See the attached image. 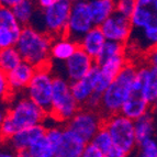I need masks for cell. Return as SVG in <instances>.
<instances>
[{"mask_svg":"<svg viewBox=\"0 0 157 157\" xmlns=\"http://www.w3.org/2000/svg\"><path fill=\"white\" fill-rule=\"evenodd\" d=\"M130 20L131 35L125 45L128 55L144 57L157 47V0H136Z\"/></svg>","mask_w":157,"mask_h":157,"instance_id":"1","label":"cell"},{"mask_svg":"<svg viewBox=\"0 0 157 157\" xmlns=\"http://www.w3.org/2000/svg\"><path fill=\"white\" fill-rule=\"evenodd\" d=\"M12 94H11L10 87L8 84V78L7 74L0 71V102H8L12 99Z\"/></svg>","mask_w":157,"mask_h":157,"instance_id":"33","label":"cell"},{"mask_svg":"<svg viewBox=\"0 0 157 157\" xmlns=\"http://www.w3.org/2000/svg\"><path fill=\"white\" fill-rule=\"evenodd\" d=\"M90 143L94 146L97 147L99 151H101L105 156L109 154L110 152H112L113 149L115 148L110 134H109V132L103 126L98 131V133L94 135V137L92 139V141Z\"/></svg>","mask_w":157,"mask_h":157,"instance_id":"27","label":"cell"},{"mask_svg":"<svg viewBox=\"0 0 157 157\" xmlns=\"http://www.w3.org/2000/svg\"><path fill=\"white\" fill-rule=\"evenodd\" d=\"M71 6L73 1L69 0H56L50 8L37 10L31 26L48 34L53 39L65 36Z\"/></svg>","mask_w":157,"mask_h":157,"instance_id":"5","label":"cell"},{"mask_svg":"<svg viewBox=\"0 0 157 157\" xmlns=\"http://www.w3.org/2000/svg\"><path fill=\"white\" fill-rule=\"evenodd\" d=\"M88 6L94 26H100L115 12V1L113 0H91L88 1Z\"/></svg>","mask_w":157,"mask_h":157,"instance_id":"22","label":"cell"},{"mask_svg":"<svg viewBox=\"0 0 157 157\" xmlns=\"http://www.w3.org/2000/svg\"><path fill=\"white\" fill-rule=\"evenodd\" d=\"M105 157H128L125 154H123L122 152H120L119 149L114 148L112 152H110L108 155H105Z\"/></svg>","mask_w":157,"mask_h":157,"instance_id":"39","label":"cell"},{"mask_svg":"<svg viewBox=\"0 0 157 157\" xmlns=\"http://www.w3.org/2000/svg\"><path fill=\"white\" fill-rule=\"evenodd\" d=\"M35 71H36V68L32 66L31 64L22 62L18 67H16L7 74L8 84L13 97L19 96V94H23L25 92L26 88L35 74Z\"/></svg>","mask_w":157,"mask_h":157,"instance_id":"13","label":"cell"},{"mask_svg":"<svg viewBox=\"0 0 157 157\" xmlns=\"http://www.w3.org/2000/svg\"><path fill=\"white\" fill-rule=\"evenodd\" d=\"M19 36L20 35H17L9 30L0 28V51L11 46H16Z\"/></svg>","mask_w":157,"mask_h":157,"instance_id":"31","label":"cell"},{"mask_svg":"<svg viewBox=\"0 0 157 157\" xmlns=\"http://www.w3.org/2000/svg\"><path fill=\"white\" fill-rule=\"evenodd\" d=\"M47 117L24 94L14 96L9 101L7 117L0 128V143H7L20 130L44 124Z\"/></svg>","mask_w":157,"mask_h":157,"instance_id":"2","label":"cell"},{"mask_svg":"<svg viewBox=\"0 0 157 157\" xmlns=\"http://www.w3.org/2000/svg\"><path fill=\"white\" fill-rule=\"evenodd\" d=\"M56 0H39L36 1V6L39 10H45V9L52 7L55 3Z\"/></svg>","mask_w":157,"mask_h":157,"instance_id":"38","label":"cell"},{"mask_svg":"<svg viewBox=\"0 0 157 157\" xmlns=\"http://www.w3.org/2000/svg\"><path fill=\"white\" fill-rule=\"evenodd\" d=\"M134 131L137 145L151 139H156L157 135V118L152 111L134 121Z\"/></svg>","mask_w":157,"mask_h":157,"instance_id":"21","label":"cell"},{"mask_svg":"<svg viewBox=\"0 0 157 157\" xmlns=\"http://www.w3.org/2000/svg\"><path fill=\"white\" fill-rule=\"evenodd\" d=\"M64 130H65V125H62V124L58 123H53L52 125L46 126L45 139L50 142L51 145L55 148V151L63 141Z\"/></svg>","mask_w":157,"mask_h":157,"instance_id":"29","label":"cell"},{"mask_svg":"<svg viewBox=\"0 0 157 157\" xmlns=\"http://www.w3.org/2000/svg\"><path fill=\"white\" fill-rule=\"evenodd\" d=\"M121 55H128V51H126V46L124 44H120V43L115 42H110L107 41L103 46V48L101 50L100 54L98 55V57L96 58V65L100 66L103 63H105L107 60L111 59L113 57Z\"/></svg>","mask_w":157,"mask_h":157,"instance_id":"25","label":"cell"},{"mask_svg":"<svg viewBox=\"0 0 157 157\" xmlns=\"http://www.w3.org/2000/svg\"><path fill=\"white\" fill-rule=\"evenodd\" d=\"M103 128L109 132L115 148L126 156L135 152L137 141L134 131V121L118 113L105 118Z\"/></svg>","mask_w":157,"mask_h":157,"instance_id":"7","label":"cell"},{"mask_svg":"<svg viewBox=\"0 0 157 157\" xmlns=\"http://www.w3.org/2000/svg\"><path fill=\"white\" fill-rule=\"evenodd\" d=\"M134 157H157V140L151 139L140 143L135 149Z\"/></svg>","mask_w":157,"mask_h":157,"instance_id":"30","label":"cell"},{"mask_svg":"<svg viewBox=\"0 0 157 157\" xmlns=\"http://www.w3.org/2000/svg\"><path fill=\"white\" fill-rule=\"evenodd\" d=\"M156 140H157V139H156Z\"/></svg>","mask_w":157,"mask_h":157,"instance_id":"43","label":"cell"},{"mask_svg":"<svg viewBox=\"0 0 157 157\" xmlns=\"http://www.w3.org/2000/svg\"><path fill=\"white\" fill-rule=\"evenodd\" d=\"M137 75V65L130 63L120 71L118 76L101 96L99 112L103 119L118 114L130 97Z\"/></svg>","mask_w":157,"mask_h":157,"instance_id":"3","label":"cell"},{"mask_svg":"<svg viewBox=\"0 0 157 157\" xmlns=\"http://www.w3.org/2000/svg\"><path fill=\"white\" fill-rule=\"evenodd\" d=\"M53 37L31 25L23 26L16 44L23 62L31 64L35 68L52 65L51 47Z\"/></svg>","mask_w":157,"mask_h":157,"instance_id":"4","label":"cell"},{"mask_svg":"<svg viewBox=\"0 0 157 157\" xmlns=\"http://www.w3.org/2000/svg\"><path fill=\"white\" fill-rule=\"evenodd\" d=\"M94 26L89 11L88 1H73L65 36L79 43L80 40Z\"/></svg>","mask_w":157,"mask_h":157,"instance_id":"10","label":"cell"},{"mask_svg":"<svg viewBox=\"0 0 157 157\" xmlns=\"http://www.w3.org/2000/svg\"><path fill=\"white\" fill-rule=\"evenodd\" d=\"M144 64L153 68L155 71H157V47L153 48L151 52H148L146 55L144 56Z\"/></svg>","mask_w":157,"mask_h":157,"instance_id":"34","label":"cell"},{"mask_svg":"<svg viewBox=\"0 0 157 157\" xmlns=\"http://www.w3.org/2000/svg\"><path fill=\"white\" fill-rule=\"evenodd\" d=\"M17 157H32L30 154L29 149H24V151H19L17 152Z\"/></svg>","mask_w":157,"mask_h":157,"instance_id":"41","label":"cell"},{"mask_svg":"<svg viewBox=\"0 0 157 157\" xmlns=\"http://www.w3.org/2000/svg\"><path fill=\"white\" fill-rule=\"evenodd\" d=\"M22 62L23 59L16 46L0 51V71H2L3 73L8 74L9 71L18 67Z\"/></svg>","mask_w":157,"mask_h":157,"instance_id":"24","label":"cell"},{"mask_svg":"<svg viewBox=\"0 0 157 157\" xmlns=\"http://www.w3.org/2000/svg\"><path fill=\"white\" fill-rule=\"evenodd\" d=\"M151 111L154 113V115L157 118V98L155 99V101L152 103V107H151Z\"/></svg>","mask_w":157,"mask_h":157,"instance_id":"42","label":"cell"},{"mask_svg":"<svg viewBox=\"0 0 157 157\" xmlns=\"http://www.w3.org/2000/svg\"><path fill=\"white\" fill-rule=\"evenodd\" d=\"M79 44L67 36H60L53 40L51 47V63L52 60L57 63H65L77 52Z\"/></svg>","mask_w":157,"mask_h":157,"instance_id":"20","label":"cell"},{"mask_svg":"<svg viewBox=\"0 0 157 157\" xmlns=\"http://www.w3.org/2000/svg\"><path fill=\"white\" fill-rule=\"evenodd\" d=\"M63 64L64 74L60 76L66 78L69 82H74L85 78L96 65V60L81 48H78L77 52Z\"/></svg>","mask_w":157,"mask_h":157,"instance_id":"12","label":"cell"},{"mask_svg":"<svg viewBox=\"0 0 157 157\" xmlns=\"http://www.w3.org/2000/svg\"><path fill=\"white\" fill-rule=\"evenodd\" d=\"M105 119L99 111H94L87 108H80L79 111L65 124V128L76 133L89 144L103 126Z\"/></svg>","mask_w":157,"mask_h":157,"instance_id":"9","label":"cell"},{"mask_svg":"<svg viewBox=\"0 0 157 157\" xmlns=\"http://www.w3.org/2000/svg\"><path fill=\"white\" fill-rule=\"evenodd\" d=\"M0 28L7 29L17 35H20L23 26L19 23L10 8L0 5Z\"/></svg>","mask_w":157,"mask_h":157,"instance_id":"26","label":"cell"},{"mask_svg":"<svg viewBox=\"0 0 157 157\" xmlns=\"http://www.w3.org/2000/svg\"><path fill=\"white\" fill-rule=\"evenodd\" d=\"M46 133V126L44 124L26 128L20 130L7 142V144L16 152L29 149L32 145H34L37 141L43 139Z\"/></svg>","mask_w":157,"mask_h":157,"instance_id":"15","label":"cell"},{"mask_svg":"<svg viewBox=\"0 0 157 157\" xmlns=\"http://www.w3.org/2000/svg\"><path fill=\"white\" fill-rule=\"evenodd\" d=\"M136 0H120L115 1V12L120 13L126 18L131 19L135 9Z\"/></svg>","mask_w":157,"mask_h":157,"instance_id":"32","label":"cell"},{"mask_svg":"<svg viewBox=\"0 0 157 157\" xmlns=\"http://www.w3.org/2000/svg\"><path fill=\"white\" fill-rule=\"evenodd\" d=\"M0 157H17V152L7 143H0Z\"/></svg>","mask_w":157,"mask_h":157,"instance_id":"36","label":"cell"},{"mask_svg":"<svg viewBox=\"0 0 157 157\" xmlns=\"http://www.w3.org/2000/svg\"><path fill=\"white\" fill-rule=\"evenodd\" d=\"M99 71H100L99 66L94 65V68L91 69V71L85 78L80 79L78 81L71 82V94H73L77 103L80 105V108H84L86 105L87 101L94 94Z\"/></svg>","mask_w":157,"mask_h":157,"instance_id":"14","label":"cell"},{"mask_svg":"<svg viewBox=\"0 0 157 157\" xmlns=\"http://www.w3.org/2000/svg\"><path fill=\"white\" fill-rule=\"evenodd\" d=\"M54 76L52 65L36 68L31 82L24 92L26 97L41 108L47 115L52 107Z\"/></svg>","mask_w":157,"mask_h":157,"instance_id":"8","label":"cell"},{"mask_svg":"<svg viewBox=\"0 0 157 157\" xmlns=\"http://www.w3.org/2000/svg\"><path fill=\"white\" fill-rule=\"evenodd\" d=\"M18 0H1L0 1V5L3 6V7H7V8L12 9V7L17 3Z\"/></svg>","mask_w":157,"mask_h":157,"instance_id":"40","label":"cell"},{"mask_svg":"<svg viewBox=\"0 0 157 157\" xmlns=\"http://www.w3.org/2000/svg\"><path fill=\"white\" fill-rule=\"evenodd\" d=\"M81 157H105V155L97 147L94 146L91 143H89V144H87L86 147H85L84 153H82Z\"/></svg>","mask_w":157,"mask_h":157,"instance_id":"35","label":"cell"},{"mask_svg":"<svg viewBox=\"0 0 157 157\" xmlns=\"http://www.w3.org/2000/svg\"><path fill=\"white\" fill-rule=\"evenodd\" d=\"M86 145L80 136L65 128L63 141L56 149L55 157H81Z\"/></svg>","mask_w":157,"mask_h":157,"instance_id":"18","label":"cell"},{"mask_svg":"<svg viewBox=\"0 0 157 157\" xmlns=\"http://www.w3.org/2000/svg\"><path fill=\"white\" fill-rule=\"evenodd\" d=\"M105 42H107V40H105V35L102 33L100 26H94L80 40V42L78 44L79 48H81L90 57H92L96 60V58L98 57V55H99L101 50L105 46Z\"/></svg>","mask_w":157,"mask_h":157,"instance_id":"19","label":"cell"},{"mask_svg":"<svg viewBox=\"0 0 157 157\" xmlns=\"http://www.w3.org/2000/svg\"><path fill=\"white\" fill-rule=\"evenodd\" d=\"M12 12L22 26L31 25L34 20V17L37 12L36 1L32 0H18L17 3L12 7Z\"/></svg>","mask_w":157,"mask_h":157,"instance_id":"23","label":"cell"},{"mask_svg":"<svg viewBox=\"0 0 157 157\" xmlns=\"http://www.w3.org/2000/svg\"><path fill=\"white\" fill-rule=\"evenodd\" d=\"M32 157H55L56 151L51 143L45 139V136L29 148Z\"/></svg>","mask_w":157,"mask_h":157,"instance_id":"28","label":"cell"},{"mask_svg":"<svg viewBox=\"0 0 157 157\" xmlns=\"http://www.w3.org/2000/svg\"><path fill=\"white\" fill-rule=\"evenodd\" d=\"M136 84L143 96L152 105L157 98V71L142 63L137 65Z\"/></svg>","mask_w":157,"mask_h":157,"instance_id":"17","label":"cell"},{"mask_svg":"<svg viewBox=\"0 0 157 157\" xmlns=\"http://www.w3.org/2000/svg\"><path fill=\"white\" fill-rule=\"evenodd\" d=\"M80 109L71 90V82L60 75L54 76L52 107L48 118L56 123L65 125Z\"/></svg>","mask_w":157,"mask_h":157,"instance_id":"6","label":"cell"},{"mask_svg":"<svg viewBox=\"0 0 157 157\" xmlns=\"http://www.w3.org/2000/svg\"><path fill=\"white\" fill-rule=\"evenodd\" d=\"M8 105H9L8 102H0V128H1V125H2L6 117H7Z\"/></svg>","mask_w":157,"mask_h":157,"instance_id":"37","label":"cell"},{"mask_svg":"<svg viewBox=\"0 0 157 157\" xmlns=\"http://www.w3.org/2000/svg\"><path fill=\"white\" fill-rule=\"evenodd\" d=\"M151 107H152V105L143 96L135 80L133 90H132L130 97L125 101V103L123 105L120 113L126 117V118L131 119L132 121H135L141 117H143L144 114H146L147 112H149Z\"/></svg>","mask_w":157,"mask_h":157,"instance_id":"16","label":"cell"},{"mask_svg":"<svg viewBox=\"0 0 157 157\" xmlns=\"http://www.w3.org/2000/svg\"><path fill=\"white\" fill-rule=\"evenodd\" d=\"M100 29L107 41L126 45L131 35V20L114 12L100 25Z\"/></svg>","mask_w":157,"mask_h":157,"instance_id":"11","label":"cell"}]
</instances>
